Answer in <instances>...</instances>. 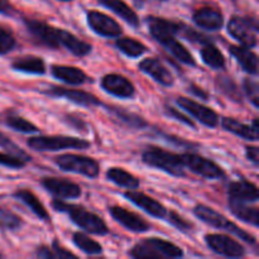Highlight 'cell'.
<instances>
[{"label": "cell", "instance_id": "db71d44e", "mask_svg": "<svg viewBox=\"0 0 259 259\" xmlns=\"http://www.w3.org/2000/svg\"><path fill=\"white\" fill-rule=\"evenodd\" d=\"M162 2H163V0H162Z\"/></svg>", "mask_w": 259, "mask_h": 259}, {"label": "cell", "instance_id": "3957f363", "mask_svg": "<svg viewBox=\"0 0 259 259\" xmlns=\"http://www.w3.org/2000/svg\"><path fill=\"white\" fill-rule=\"evenodd\" d=\"M142 159L148 166L162 169L176 177L185 176V166L182 163L181 154L172 153L157 147H151L143 152Z\"/></svg>", "mask_w": 259, "mask_h": 259}, {"label": "cell", "instance_id": "83f0119b", "mask_svg": "<svg viewBox=\"0 0 259 259\" xmlns=\"http://www.w3.org/2000/svg\"><path fill=\"white\" fill-rule=\"evenodd\" d=\"M13 70L32 75H43L46 73L45 61L35 56H23L12 63Z\"/></svg>", "mask_w": 259, "mask_h": 259}, {"label": "cell", "instance_id": "4316f807", "mask_svg": "<svg viewBox=\"0 0 259 259\" xmlns=\"http://www.w3.org/2000/svg\"><path fill=\"white\" fill-rule=\"evenodd\" d=\"M14 197L15 199L20 200L24 205H27L30 209V211L34 215H37L40 220H45V222L50 220V214H48L47 210L45 209V206H43L42 202L39 201V199H38L32 191H29V190L27 189L18 190L14 194Z\"/></svg>", "mask_w": 259, "mask_h": 259}, {"label": "cell", "instance_id": "44dd1931", "mask_svg": "<svg viewBox=\"0 0 259 259\" xmlns=\"http://www.w3.org/2000/svg\"><path fill=\"white\" fill-rule=\"evenodd\" d=\"M228 194H229L230 199L244 202H257L259 199L257 186L245 180L232 182L228 186Z\"/></svg>", "mask_w": 259, "mask_h": 259}, {"label": "cell", "instance_id": "4fadbf2b", "mask_svg": "<svg viewBox=\"0 0 259 259\" xmlns=\"http://www.w3.org/2000/svg\"><path fill=\"white\" fill-rule=\"evenodd\" d=\"M25 25L38 43L48 48L60 47V37H58L60 29L53 28L52 25L45 22H39V20H27Z\"/></svg>", "mask_w": 259, "mask_h": 259}, {"label": "cell", "instance_id": "e0dca14e", "mask_svg": "<svg viewBox=\"0 0 259 259\" xmlns=\"http://www.w3.org/2000/svg\"><path fill=\"white\" fill-rule=\"evenodd\" d=\"M124 196H125L129 201L133 202L134 205H137V206L141 207L142 210H144V211L148 212L149 215H152V217L158 218V219H163V218L167 217L166 207H164L161 202L152 199V197L143 194V192L129 190L128 192L124 194Z\"/></svg>", "mask_w": 259, "mask_h": 259}, {"label": "cell", "instance_id": "ac0fdd59", "mask_svg": "<svg viewBox=\"0 0 259 259\" xmlns=\"http://www.w3.org/2000/svg\"><path fill=\"white\" fill-rule=\"evenodd\" d=\"M138 67L142 72L149 75L154 81H157L161 85L166 86V88H169V86H172L175 83L172 73L157 58H144L143 61H141Z\"/></svg>", "mask_w": 259, "mask_h": 259}, {"label": "cell", "instance_id": "f1b7e54d", "mask_svg": "<svg viewBox=\"0 0 259 259\" xmlns=\"http://www.w3.org/2000/svg\"><path fill=\"white\" fill-rule=\"evenodd\" d=\"M109 114L118 121L119 124L129 126V128H143L147 125V121L137 114L131 113L120 106H106Z\"/></svg>", "mask_w": 259, "mask_h": 259}, {"label": "cell", "instance_id": "52a82bcc", "mask_svg": "<svg viewBox=\"0 0 259 259\" xmlns=\"http://www.w3.org/2000/svg\"><path fill=\"white\" fill-rule=\"evenodd\" d=\"M228 32L244 47L252 48L257 46L258 24L254 19L233 17L228 23Z\"/></svg>", "mask_w": 259, "mask_h": 259}, {"label": "cell", "instance_id": "f6af8a7d", "mask_svg": "<svg viewBox=\"0 0 259 259\" xmlns=\"http://www.w3.org/2000/svg\"><path fill=\"white\" fill-rule=\"evenodd\" d=\"M52 252L55 254V259H61V258H76V254H73L72 252H68L67 249L62 247L57 240L52 243Z\"/></svg>", "mask_w": 259, "mask_h": 259}, {"label": "cell", "instance_id": "f5cc1de1", "mask_svg": "<svg viewBox=\"0 0 259 259\" xmlns=\"http://www.w3.org/2000/svg\"><path fill=\"white\" fill-rule=\"evenodd\" d=\"M0 257H2V254H0Z\"/></svg>", "mask_w": 259, "mask_h": 259}, {"label": "cell", "instance_id": "bcb514c9", "mask_svg": "<svg viewBox=\"0 0 259 259\" xmlns=\"http://www.w3.org/2000/svg\"><path fill=\"white\" fill-rule=\"evenodd\" d=\"M245 151H247V158L249 159V161L252 162L253 164L258 166V163H259V149H258V147L248 146Z\"/></svg>", "mask_w": 259, "mask_h": 259}, {"label": "cell", "instance_id": "7bdbcfd3", "mask_svg": "<svg viewBox=\"0 0 259 259\" xmlns=\"http://www.w3.org/2000/svg\"><path fill=\"white\" fill-rule=\"evenodd\" d=\"M25 163H27V162H25L24 159L19 158V157L13 156V154L10 153H2V152H0V166L20 169L25 166Z\"/></svg>", "mask_w": 259, "mask_h": 259}, {"label": "cell", "instance_id": "8d00e7d4", "mask_svg": "<svg viewBox=\"0 0 259 259\" xmlns=\"http://www.w3.org/2000/svg\"><path fill=\"white\" fill-rule=\"evenodd\" d=\"M23 225L22 219L17 214L12 212L8 209L0 207V228L8 230L19 229Z\"/></svg>", "mask_w": 259, "mask_h": 259}, {"label": "cell", "instance_id": "277c9868", "mask_svg": "<svg viewBox=\"0 0 259 259\" xmlns=\"http://www.w3.org/2000/svg\"><path fill=\"white\" fill-rule=\"evenodd\" d=\"M194 214L199 218L201 222L206 223V224L211 225V227L218 228V229L227 230L230 232L232 234L237 235L239 239H243L244 242L250 243V244H254L255 238L253 235H250L249 233L244 232L243 229H240L239 227L234 224V223L229 222L224 215H222L220 212L215 211L211 207L206 206V205H197L194 209Z\"/></svg>", "mask_w": 259, "mask_h": 259}, {"label": "cell", "instance_id": "603a6c76", "mask_svg": "<svg viewBox=\"0 0 259 259\" xmlns=\"http://www.w3.org/2000/svg\"><path fill=\"white\" fill-rule=\"evenodd\" d=\"M229 51L245 72L249 75H257L258 57L254 52L250 51V48L244 47V46H230Z\"/></svg>", "mask_w": 259, "mask_h": 259}, {"label": "cell", "instance_id": "ee69618b", "mask_svg": "<svg viewBox=\"0 0 259 259\" xmlns=\"http://www.w3.org/2000/svg\"><path fill=\"white\" fill-rule=\"evenodd\" d=\"M166 114L169 116V118H174V119H176V120L181 121V123L186 124V125L191 126V128H195V123L191 120V119L187 118V116H185L184 114H181L180 111H177L176 109L172 108V106H168V105L166 106Z\"/></svg>", "mask_w": 259, "mask_h": 259}, {"label": "cell", "instance_id": "681fc988", "mask_svg": "<svg viewBox=\"0 0 259 259\" xmlns=\"http://www.w3.org/2000/svg\"><path fill=\"white\" fill-rule=\"evenodd\" d=\"M12 10L13 7L9 3V0H0V13L2 14H10Z\"/></svg>", "mask_w": 259, "mask_h": 259}, {"label": "cell", "instance_id": "ba28073f", "mask_svg": "<svg viewBox=\"0 0 259 259\" xmlns=\"http://www.w3.org/2000/svg\"><path fill=\"white\" fill-rule=\"evenodd\" d=\"M182 163L185 168H189L194 174L199 176L205 177L209 180H217L224 177V171L220 166H218L215 162L195 153H185L181 154Z\"/></svg>", "mask_w": 259, "mask_h": 259}, {"label": "cell", "instance_id": "7dc6e473", "mask_svg": "<svg viewBox=\"0 0 259 259\" xmlns=\"http://www.w3.org/2000/svg\"><path fill=\"white\" fill-rule=\"evenodd\" d=\"M66 118H67V121L71 124V125L75 126V129H78V131H81V132H86V129H85L86 124L83 123L82 119H80L78 116L76 118V116H73V115H67Z\"/></svg>", "mask_w": 259, "mask_h": 259}, {"label": "cell", "instance_id": "836d02e7", "mask_svg": "<svg viewBox=\"0 0 259 259\" xmlns=\"http://www.w3.org/2000/svg\"><path fill=\"white\" fill-rule=\"evenodd\" d=\"M201 58L207 66L215 70L225 67L224 55L211 43H207L201 48Z\"/></svg>", "mask_w": 259, "mask_h": 259}, {"label": "cell", "instance_id": "1f68e13d", "mask_svg": "<svg viewBox=\"0 0 259 259\" xmlns=\"http://www.w3.org/2000/svg\"><path fill=\"white\" fill-rule=\"evenodd\" d=\"M162 46H163L176 60H179L180 62L189 66H196V61L194 60L191 53L184 47V45H181V43L176 39V37H171L168 38V39H166L162 43Z\"/></svg>", "mask_w": 259, "mask_h": 259}, {"label": "cell", "instance_id": "b9f144b4", "mask_svg": "<svg viewBox=\"0 0 259 259\" xmlns=\"http://www.w3.org/2000/svg\"><path fill=\"white\" fill-rule=\"evenodd\" d=\"M167 217H168V222L171 223V224L174 225L177 230H180V232L187 233L192 229L191 223H189L187 220H185L184 218H182L180 214H177V212L168 211L167 212Z\"/></svg>", "mask_w": 259, "mask_h": 259}, {"label": "cell", "instance_id": "d6a6232c", "mask_svg": "<svg viewBox=\"0 0 259 259\" xmlns=\"http://www.w3.org/2000/svg\"><path fill=\"white\" fill-rule=\"evenodd\" d=\"M115 45L120 52H123L124 55H126L128 57L132 58L139 57V56L144 55V53H147V51H148V48H147L143 43L134 39V38L129 37L118 38Z\"/></svg>", "mask_w": 259, "mask_h": 259}, {"label": "cell", "instance_id": "74e56055", "mask_svg": "<svg viewBox=\"0 0 259 259\" xmlns=\"http://www.w3.org/2000/svg\"><path fill=\"white\" fill-rule=\"evenodd\" d=\"M0 147H2V148H4L8 153L13 154V156L19 157V158L24 159L25 162H28L30 159V157L28 156V154L25 153L23 149H20L19 147H18L17 144L12 141V139L8 138V137L4 136L3 133H0Z\"/></svg>", "mask_w": 259, "mask_h": 259}, {"label": "cell", "instance_id": "484cf974", "mask_svg": "<svg viewBox=\"0 0 259 259\" xmlns=\"http://www.w3.org/2000/svg\"><path fill=\"white\" fill-rule=\"evenodd\" d=\"M98 2L105 8H108V9H110L111 12L115 13L116 15H119L121 19L125 20L132 27L137 28L139 25V19L137 13L126 3H124L123 0H98Z\"/></svg>", "mask_w": 259, "mask_h": 259}, {"label": "cell", "instance_id": "d590c367", "mask_svg": "<svg viewBox=\"0 0 259 259\" xmlns=\"http://www.w3.org/2000/svg\"><path fill=\"white\" fill-rule=\"evenodd\" d=\"M5 124H7L9 128H12L13 131L20 132V133H38V132H39L37 125H34V124L30 123L29 120L18 115L7 116Z\"/></svg>", "mask_w": 259, "mask_h": 259}, {"label": "cell", "instance_id": "d6986e66", "mask_svg": "<svg viewBox=\"0 0 259 259\" xmlns=\"http://www.w3.org/2000/svg\"><path fill=\"white\" fill-rule=\"evenodd\" d=\"M147 23H148L149 33L152 34V37L161 45L166 39L176 37L180 33V27L177 23H172L169 20L162 19V18L149 17L147 18Z\"/></svg>", "mask_w": 259, "mask_h": 259}, {"label": "cell", "instance_id": "f35d334b", "mask_svg": "<svg viewBox=\"0 0 259 259\" xmlns=\"http://www.w3.org/2000/svg\"><path fill=\"white\" fill-rule=\"evenodd\" d=\"M218 83H219V88L222 89L223 93L227 96H229L230 99H234V100L240 101V93L238 91L235 83L230 80L227 76H220L218 78Z\"/></svg>", "mask_w": 259, "mask_h": 259}, {"label": "cell", "instance_id": "7c38bea8", "mask_svg": "<svg viewBox=\"0 0 259 259\" xmlns=\"http://www.w3.org/2000/svg\"><path fill=\"white\" fill-rule=\"evenodd\" d=\"M42 185L50 194L57 197L58 200L65 199H78L82 194L80 186L72 181L65 179H56V177H45Z\"/></svg>", "mask_w": 259, "mask_h": 259}, {"label": "cell", "instance_id": "816d5d0a", "mask_svg": "<svg viewBox=\"0 0 259 259\" xmlns=\"http://www.w3.org/2000/svg\"><path fill=\"white\" fill-rule=\"evenodd\" d=\"M61 2H71V0H61Z\"/></svg>", "mask_w": 259, "mask_h": 259}, {"label": "cell", "instance_id": "9a60e30c", "mask_svg": "<svg viewBox=\"0 0 259 259\" xmlns=\"http://www.w3.org/2000/svg\"><path fill=\"white\" fill-rule=\"evenodd\" d=\"M111 217L116 220L125 229L136 233H144L149 230V224L139 215L129 211L121 206H111L109 209Z\"/></svg>", "mask_w": 259, "mask_h": 259}, {"label": "cell", "instance_id": "cb8c5ba5", "mask_svg": "<svg viewBox=\"0 0 259 259\" xmlns=\"http://www.w3.org/2000/svg\"><path fill=\"white\" fill-rule=\"evenodd\" d=\"M229 209L234 217L257 228L259 225V211L257 207L249 206L244 201L229 199Z\"/></svg>", "mask_w": 259, "mask_h": 259}, {"label": "cell", "instance_id": "f907efd6", "mask_svg": "<svg viewBox=\"0 0 259 259\" xmlns=\"http://www.w3.org/2000/svg\"><path fill=\"white\" fill-rule=\"evenodd\" d=\"M191 93L194 94V95L199 96V98L204 99V100H207V99H209V96H207V94L205 93L204 90H201V89L197 88V86H194V85L191 86Z\"/></svg>", "mask_w": 259, "mask_h": 259}, {"label": "cell", "instance_id": "f546056e", "mask_svg": "<svg viewBox=\"0 0 259 259\" xmlns=\"http://www.w3.org/2000/svg\"><path fill=\"white\" fill-rule=\"evenodd\" d=\"M222 125L225 131L230 132V133L235 134V136L242 137L243 139L247 141H258L259 131L258 129L253 128V126L243 124L240 121L235 120L233 118H224L222 120Z\"/></svg>", "mask_w": 259, "mask_h": 259}, {"label": "cell", "instance_id": "7402d4cb", "mask_svg": "<svg viewBox=\"0 0 259 259\" xmlns=\"http://www.w3.org/2000/svg\"><path fill=\"white\" fill-rule=\"evenodd\" d=\"M51 72H52L53 77L63 81L68 85H82L88 81V75L82 70L73 67V66L53 65Z\"/></svg>", "mask_w": 259, "mask_h": 259}, {"label": "cell", "instance_id": "2e32d148", "mask_svg": "<svg viewBox=\"0 0 259 259\" xmlns=\"http://www.w3.org/2000/svg\"><path fill=\"white\" fill-rule=\"evenodd\" d=\"M47 94L57 98H65L77 105L85 106V108H91V106L100 105V100L95 95L90 93H86L82 90H75V89L61 88V86H52Z\"/></svg>", "mask_w": 259, "mask_h": 259}, {"label": "cell", "instance_id": "7a4b0ae2", "mask_svg": "<svg viewBox=\"0 0 259 259\" xmlns=\"http://www.w3.org/2000/svg\"><path fill=\"white\" fill-rule=\"evenodd\" d=\"M132 258L137 259H162L181 258L184 252L180 247L161 238H148L134 245L129 252Z\"/></svg>", "mask_w": 259, "mask_h": 259}, {"label": "cell", "instance_id": "e575fe53", "mask_svg": "<svg viewBox=\"0 0 259 259\" xmlns=\"http://www.w3.org/2000/svg\"><path fill=\"white\" fill-rule=\"evenodd\" d=\"M73 244L77 248H80L83 253L89 255H98L103 253V247H101L100 243L95 242L94 239H91L90 237H88L83 233H75L72 235Z\"/></svg>", "mask_w": 259, "mask_h": 259}, {"label": "cell", "instance_id": "8fae6325", "mask_svg": "<svg viewBox=\"0 0 259 259\" xmlns=\"http://www.w3.org/2000/svg\"><path fill=\"white\" fill-rule=\"evenodd\" d=\"M88 23L94 32L103 37L116 38L123 33V29L116 20L98 10H90L88 13Z\"/></svg>", "mask_w": 259, "mask_h": 259}, {"label": "cell", "instance_id": "5b68a950", "mask_svg": "<svg viewBox=\"0 0 259 259\" xmlns=\"http://www.w3.org/2000/svg\"><path fill=\"white\" fill-rule=\"evenodd\" d=\"M29 148L35 151H62V149H86L91 146L90 142L75 137L66 136H40L28 139Z\"/></svg>", "mask_w": 259, "mask_h": 259}, {"label": "cell", "instance_id": "8992f818", "mask_svg": "<svg viewBox=\"0 0 259 259\" xmlns=\"http://www.w3.org/2000/svg\"><path fill=\"white\" fill-rule=\"evenodd\" d=\"M56 164L62 171L82 175L89 179H96L99 176V163L91 157L80 154H62L56 158Z\"/></svg>", "mask_w": 259, "mask_h": 259}, {"label": "cell", "instance_id": "9c48e42d", "mask_svg": "<svg viewBox=\"0 0 259 259\" xmlns=\"http://www.w3.org/2000/svg\"><path fill=\"white\" fill-rule=\"evenodd\" d=\"M205 243L217 254L228 258H239L245 254V249L239 242L224 234L205 235Z\"/></svg>", "mask_w": 259, "mask_h": 259}, {"label": "cell", "instance_id": "c3c4849f", "mask_svg": "<svg viewBox=\"0 0 259 259\" xmlns=\"http://www.w3.org/2000/svg\"><path fill=\"white\" fill-rule=\"evenodd\" d=\"M35 255L38 258L43 259H55V254H53L52 249L47 247H39L37 250H35Z\"/></svg>", "mask_w": 259, "mask_h": 259}, {"label": "cell", "instance_id": "60d3db41", "mask_svg": "<svg viewBox=\"0 0 259 259\" xmlns=\"http://www.w3.org/2000/svg\"><path fill=\"white\" fill-rule=\"evenodd\" d=\"M15 47V38L5 28L0 27V55H7Z\"/></svg>", "mask_w": 259, "mask_h": 259}, {"label": "cell", "instance_id": "ab89813d", "mask_svg": "<svg viewBox=\"0 0 259 259\" xmlns=\"http://www.w3.org/2000/svg\"><path fill=\"white\" fill-rule=\"evenodd\" d=\"M243 88H244V91L247 94L248 99L250 100V103L255 108H259V86L257 81L250 77L245 78L244 82H243Z\"/></svg>", "mask_w": 259, "mask_h": 259}, {"label": "cell", "instance_id": "6da1fadb", "mask_svg": "<svg viewBox=\"0 0 259 259\" xmlns=\"http://www.w3.org/2000/svg\"><path fill=\"white\" fill-rule=\"evenodd\" d=\"M52 206L57 211L66 212L78 228L90 233V234L106 235L109 233L108 225L105 224V222L94 212L85 210L82 206L66 204L60 200L52 201Z\"/></svg>", "mask_w": 259, "mask_h": 259}, {"label": "cell", "instance_id": "30bf717a", "mask_svg": "<svg viewBox=\"0 0 259 259\" xmlns=\"http://www.w3.org/2000/svg\"><path fill=\"white\" fill-rule=\"evenodd\" d=\"M176 103L180 108L186 110L190 115H192L196 120H199L200 123L209 126V128H215L219 124V115L217 114V111L197 103V101L181 96V98L177 99Z\"/></svg>", "mask_w": 259, "mask_h": 259}, {"label": "cell", "instance_id": "d4e9b609", "mask_svg": "<svg viewBox=\"0 0 259 259\" xmlns=\"http://www.w3.org/2000/svg\"><path fill=\"white\" fill-rule=\"evenodd\" d=\"M58 37H60V46H63L66 50L70 51L72 55L77 56V57H83L91 52V45H89L85 40L78 39L67 30L60 29Z\"/></svg>", "mask_w": 259, "mask_h": 259}, {"label": "cell", "instance_id": "4dcf8cb0", "mask_svg": "<svg viewBox=\"0 0 259 259\" xmlns=\"http://www.w3.org/2000/svg\"><path fill=\"white\" fill-rule=\"evenodd\" d=\"M106 179L118 185V186L125 187L128 190H136L141 185V182L136 176H133V175L129 174L125 169L120 168V167H113V168L109 169L106 172Z\"/></svg>", "mask_w": 259, "mask_h": 259}, {"label": "cell", "instance_id": "ffe728a7", "mask_svg": "<svg viewBox=\"0 0 259 259\" xmlns=\"http://www.w3.org/2000/svg\"><path fill=\"white\" fill-rule=\"evenodd\" d=\"M197 27L206 30H219L224 24V17L218 9L211 7H204L196 10L192 17Z\"/></svg>", "mask_w": 259, "mask_h": 259}, {"label": "cell", "instance_id": "5bb4252c", "mask_svg": "<svg viewBox=\"0 0 259 259\" xmlns=\"http://www.w3.org/2000/svg\"><path fill=\"white\" fill-rule=\"evenodd\" d=\"M101 88L106 93L121 99H129L136 94L133 83L123 75H118V73H109L104 76L101 78Z\"/></svg>", "mask_w": 259, "mask_h": 259}]
</instances>
